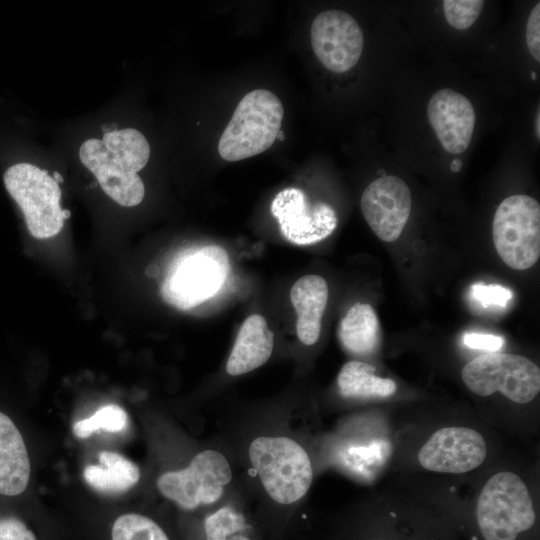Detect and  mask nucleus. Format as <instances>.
<instances>
[{
    "mask_svg": "<svg viewBox=\"0 0 540 540\" xmlns=\"http://www.w3.org/2000/svg\"><path fill=\"white\" fill-rule=\"evenodd\" d=\"M274 346V334L263 316L250 315L243 322L226 364L232 376L248 373L265 364Z\"/></svg>",
    "mask_w": 540,
    "mask_h": 540,
    "instance_id": "13",
    "label": "nucleus"
},
{
    "mask_svg": "<svg viewBox=\"0 0 540 540\" xmlns=\"http://www.w3.org/2000/svg\"><path fill=\"white\" fill-rule=\"evenodd\" d=\"M493 242L504 263L515 270L531 268L540 256V206L527 195L504 199L494 214Z\"/></svg>",
    "mask_w": 540,
    "mask_h": 540,
    "instance_id": "6",
    "label": "nucleus"
},
{
    "mask_svg": "<svg viewBox=\"0 0 540 540\" xmlns=\"http://www.w3.org/2000/svg\"><path fill=\"white\" fill-rule=\"evenodd\" d=\"M540 115H539V111L537 113V117H536V125H535V130H536V133H537V137L539 138L540 137Z\"/></svg>",
    "mask_w": 540,
    "mask_h": 540,
    "instance_id": "28",
    "label": "nucleus"
},
{
    "mask_svg": "<svg viewBox=\"0 0 540 540\" xmlns=\"http://www.w3.org/2000/svg\"><path fill=\"white\" fill-rule=\"evenodd\" d=\"M483 5L482 0H444L442 2L447 22L459 30L467 29L475 23Z\"/></svg>",
    "mask_w": 540,
    "mask_h": 540,
    "instance_id": "22",
    "label": "nucleus"
},
{
    "mask_svg": "<svg viewBox=\"0 0 540 540\" xmlns=\"http://www.w3.org/2000/svg\"><path fill=\"white\" fill-rule=\"evenodd\" d=\"M535 520L531 494L518 474L505 470L489 477L476 503V521L484 540H516Z\"/></svg>",
    "mask_w": 540,
    "mask_h": 540,
    "instance_id": "1",
    "label": "nucleus"
},
{
    "mask_svg": "<svg viewBox=\"0 0 540 540\" xmlns=\"http://www.w3.org/2000/svg\"><path fill=\"white\" fill-rule=\"evenodd\" d=\"M360 206L376 236L385 242H393L400 237L408 221L411 192L401 178L381 176L364 190Z\"/></svg>",
    "mask_w": 540,
    "mask_h": 540,
    "instance_id": "11",
    "label": "nucleus"
},
{
    "mask_svg": "<svg viewBox=\"0 0 540 540\" xmlns=\"http://www.w3.org/2000/svg\"><path fill=\"white\" fill-rule=\"evenodd\" d=\"M463 343L472 349L496 353L503 348L505 339L495 334L467 332L463 335Z\"/></svg>",
    "mask_w": 540,
    "mask_h": 540,
    "instance_id": "24",
    "label": "nucleus"
},
{
    "mask_svg": "<svg viewBox=\"0 0 540 540\" xmlns=\"http://www.w3.org/2000/svg\"><path fill=\"white\" fill-rule=\"evenodd\" d=\"M112 540L170 539L166 532L151 518L137 513H127L114 521Z\"/></svg>",
    "mask_w": 540,
    "mask_h": 540,
    "instance_id": "20",
    "label": "nucleus"
},
{
    "mask_svg": "<svg viewBox=\"0 0 540 540\" xmlns=\"http://www.w3.org/2000/svg\"><path fill=\"white\" fill-rule=\"evenodd\" d=\"M427 116L447 152L460 154L468 148L475 126V112L468 98L452 89L438 90L428 102Z\"/></svg>",
    "mask_w": 540,
    "mask_h": 540,
    "instance_id": "12",
    "label": "nucleus"
},
{
    "mask_svg": "<svg viewBox=\"0 0 540 540\" xmlns=\"http://www.w3.org/2000/svg\"><path fill=\"white\" fill-rule=\"evenodd\" d=\"M128 417L123 408L116 404H108L98 409L89 418L77 421L73 425L76 437L84 439L98 430L120 432L127 426Z\"/></svg>",
    "mask_w": 540,
    "mask_h": 540,
    "instance_id": "21",
    "label": "nucleus"
},
{
    "mask_svg": "<svg viewBox=\"0 0 540 540\" xmlns=\"http://www.w3.org/2000/svg\"><path fill=\"white\" fill-rule=\"evenodd\" d=\"M204 540H256L245 515L232 506H224L203 519Z\"/></svg>",
    "mask_w": 540,
    "mask_h": 540,
    "instance_id": "19",
    "label": "nucleus"
},
{
    "mask_svg": "<svg viewBox=\"0 0 540 540\" xmlns=\"http://www.w3.org/2000/svg\"><path fill=\"white\" fill-rule=\"evenodd\" d=\"M526 42L532 57L540 62V2L533 7L528 17Z\"/></svg>",
    "mask_w": 540,
    "mask_h": 540,
    "instance_id": "25",
    "label": "nucleus"
},
{
    "mask_svg": "<svg viewBox=\"0 0 540 540\" xmlns=\"http://www.w3.org/2000/svg\"><path fill=\"white\" fill-rule=\"evenodd\" d=\"M487 456L483 435L465 426L438 429L422 445L418 462L435 473L460 474L478 468Z\"/></svg>",
    "mask_w": 540,
    "mask_h": 540,
    "instance_id": "9",
    "label": "nucleus"
},
{
    "mask_svg": "<svg viewBox=\"0 0 540 540\" xmlns=\"http://www.w3.org/2000/svg\"><path fill=\"white\" fill-rule=\"evenodd\" d=\"M338 337L351 354L365 356L375 352L380 342V326L373 307L355 303L342 318Z\"/></svg>",
    "mask_w": 540,
    "mask_h": 540,
    "instance_id": "16",
    "label": "nucleus"
},
{
    "mask_svg": "<svg viewBox=\"0 0 540 540\" xmlns=\"http://www.w3.org/2000/svg\"><path fill=\"white\" fill-rule=\"evenodd\" d=\"M290 300L298 317V338L305 345H313L321 332V320L328 300L327 282L319 275H305L293 284Z\"/></svg>",
    "mask_w": 540,
    "mask_h": 540,
    "instance_id": "14",
    "label": "nucleus"
},
{
    "mask_svg": "<svg viewBox=\"0 0 540 540\" xmlns=\"http://www.w3.org/2000/svg\"><path fill=\"white\" fill-rule=\"evenodd\" d=\"M466 387L486 397L500 392L509 400L525 404L540 391V369L527 357L509 353H485L468 362L461 372Z\"/></svg>",
    "mask_w": 540,
    "mask_h": 540,
    "instance_id": "5",
    "label": "nucleus"
},
{
    "mask_svg": "<svg viewBox=\"0 0 540 540\" xmlns=\"http://www.w3.org/2000/svg\"><path fill=\"white\" fill-rule=\"evenodd\" d=\"M231 479V467L225 456L215 450H204L186 468L162 474L157 487L182 509L194 510L218 501Z\"/></svg>",
    "mask_w": 540,
    "mask_h": 540,
    "instance_id": "7",
    "label": "nucleus"
},
{
    "mask_svg": "<svg viewBox=\"0 0 540 540\" xmlns=\"http://www.w3.org/2000/svg\"><path fill=\"white\" fill-rule=\"evenodd\" d=\"M101 465H88L83 471L85 482L103 494H120L130 490L139 480L138 466L114 451L99 453Z\"/></svg>",
    "mask_w": 540,
    "mask_h": 540,
    "instance_id": "17",
    "label": "nucleus"
},
{
    "mask_svg": "<svg viewBox=\"0 0 540 540\" xmlns=\"http://www.w3.org/2000/svg\"><path fill=\"white\" fill-rule=\"evenodd\" d=\"M249 458L268 495L288 505L309 490L313 469L304 448L288 437H258L249 447Z\"/></svg>",
    "mask_w": 540,
    "mask_h": 540,
    "instance_id": "4",
    "label": "nucleus"
},
{
    "mask_svg": "<svg viewBox=\"0 0 540 540\" xmlns=\"http://www.w3.org/2000/svg\"><path fill=\"white\" fill-rule=\"evenodd\" d=\"M461 166H462V161L460 159H454L450 164V168L453 172H458Z\"/></svg>",
    "mask_w": 540,
    "mask_h": 540,
    "instance_id": "27",
    "label": "nucleus"
},
{
    "mask_svg": "<svg viewBox=\"0 0 540 540\" xmlns=\"http://www.w3.org/2000/svg\"><path fill=\"white\" fill-rule=\"evenodd\" d=\"M312 49L329 71L344 73L359 61L364 37L357 21L348 13L328 10L318 14L311 25Z\"/></svg>",
    "mask_w": 540,
    "mask_h": 540,
    "instance_id": "10",
    "label": "nucleus"
},
{
    "mask_svg": "<svg viewBox=\"0 0 540 540\" xmlns=\"http://www.w3.org/2000/svg\"><path fill=\"white\" fill-rule=\"evenodd\" d=\"M531 75H532V79L535 80V78H536L535 72H532Z\"/></svg>",
    "mask_w": 540,
    "mask_h": 540,
    "instance_id": "29",
    "label": "nucleus"
},
{
    "mask_svg": "<svg viewBox=\"0 0 540 540\" xmlns=\"http://www.w3.org/2000/svg\"><path fill=\"white\" fill-rule=\"evenodd\" d=\"M0 540H36L34 533L19 519L0 520Z\"/></svg>",
    "mask_w": 540,
    "mask_h": 540,
    "instance_id": "26",
    "label": "nucleus"
},
{
    "mask_svg": "<svg viewBox=\"0 0 540 540\" xmlns=\"http://www.w3.org/2000/svg\"><path fill=\"white\" fill-rule=\"evenodd\" d=\"M374 366L352 360L343 365L337 385L340 393L348 398H386L396 391V383L390 378L379 377Z\"/></svg>",
    "mask_w": 540,
    "mask_h": 540,
    "instance_id": "18",
    "label": "nucleus"
},
{
    "mask_svg": "<svg viewBox=\"0 0 540 540\" xmlns=\"http://www.w3.org/2000/svg\"><path fill=\"white\" fill-rule=\"evenodd\" d=\"M29 477L30 461L23 437L13 421L0 412V493H23Z\"/></svg>",
    "mask_w": 540,
    "mask_h": 540,
    "instance_id": "15",
    "label": "nucleus"
},
{
    "mask_svg": "<svg viewBox=\"0 0 540 540\" xmlns=\"http://www.w3.org/2000/svg\"><path fill=\"white\" fill-rule=\"evenodd\" d=\"M283 116V105L271 91L256 89L247 93L222 132L220 156L233 162L266 151L277 139Z\"/></svg>",
    "mask_w": 540,
    "mask_h": 540,
    "instance_id": "2",
    "label": "nucleus"
},
{
    "mask_svg": "<svg viewBox=\"0 0 540 540\" xmlns=\"http://www.w3.org/2000/svg\"><path fill=\"white\" fill-rule=\"evenodd\" d=\"M471 298L483 308L506 307L513 292L500 284L474 283L470 289Z\"/></svg>",
    "mask_w": 540,
    "mask_h": 540,
    "instance_id": "23",
    "label": "nucleus"
},
{
    "mask_svg": "<svg viewBox=\"0 0 540 540\" xmlns=\"http://www.w3.org/2000/svg\"><path fill=\"white\" fill-rule=\"evenodd\" d=\"M229 270L224 248L207 245L187 249L170 264L161 295L166 303L179 310L192 309L217 294Z\"/></svg>",
    "mask_w": 540,
    "mask_h": 540,
    "instance_id": "3",
    "label": "nucleus"
},
{
    "mask_svg": "<svg viewBox=\"0 0 540 540\" xmlns=\"http://www.w3.org/2000/svg\"><path fill=\"white\" fill-rule=\"evenodd\" d=\"M283 237L299 246L317 243L331 235L337 227L335 210L324 202L311 203L298 188L281 190L271 203Z\"/></svg>",
    "mask_w": 540,
    "mask_h": 540,
    "instance_id": "8",
    "label": "nucleus"
}]
</instances>
